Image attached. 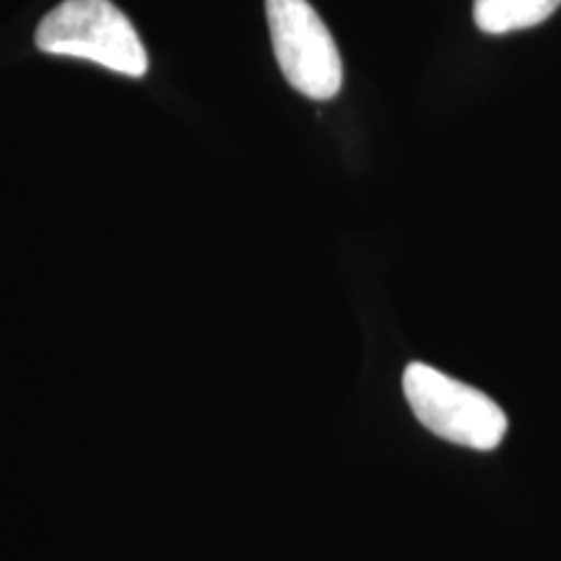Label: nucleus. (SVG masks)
I'll return each mask as SVG.
<instances>
[{"label":"nucleus","instance_id":"obj_1","mask_svg":"<svg viewBox=\"0 0 561 561\" xmlns=\"http://www.w3.org/2000/svg\"><path fill=\"white\" fill-rule=\"evenodd\" d=\"M34 42L42 53L91 60L130 79L149 70L138 32L110 0H66L42 19Z\"/></svg>","mask_w":561,"mask_h":561},{"label":"nucleus","instance_id":"obj_2","mask_svg":"<svg viewBox=\"0 0 561 561\" xmlns=\"http://www.w3.org/2000/svg\"><path fill=\"white\" fill-rule=\"evenodd\" d=\"M403 392L416 419L437 437L471 450H496L507 434V416L486 392L455 380L430 364L403 371Z\"/></svg>","mask_w":561,"mask_h":561},{"label":"nucleus","instance_id":"obj_3","mask_svg":"<svg viewBox=\"0 0 561 561\" xmlns=\"http://www.w3.org/2000/svg\"><path fill=\"white\" fill-rule=\"evenodd\" d=\"M265 13L286 81L314 102L333 100L343 83L341 53L310 0H265Z\"/></svg>","mask_w":561,"mask_h":561},{"label":"nucleus","instance_id":"obj_4","mask_svg":"<svg viewBox=\"0 0 561 561\" xmlns=\"http://www.w3.org/2000/svg\"><path fill=\"white\" fill-rule=\"evenodd\" d=\"M561 0H476V26L486 34H507L543 24Z\"/></svg>","mask_w":561,"mask_h":561}]
</instances>
